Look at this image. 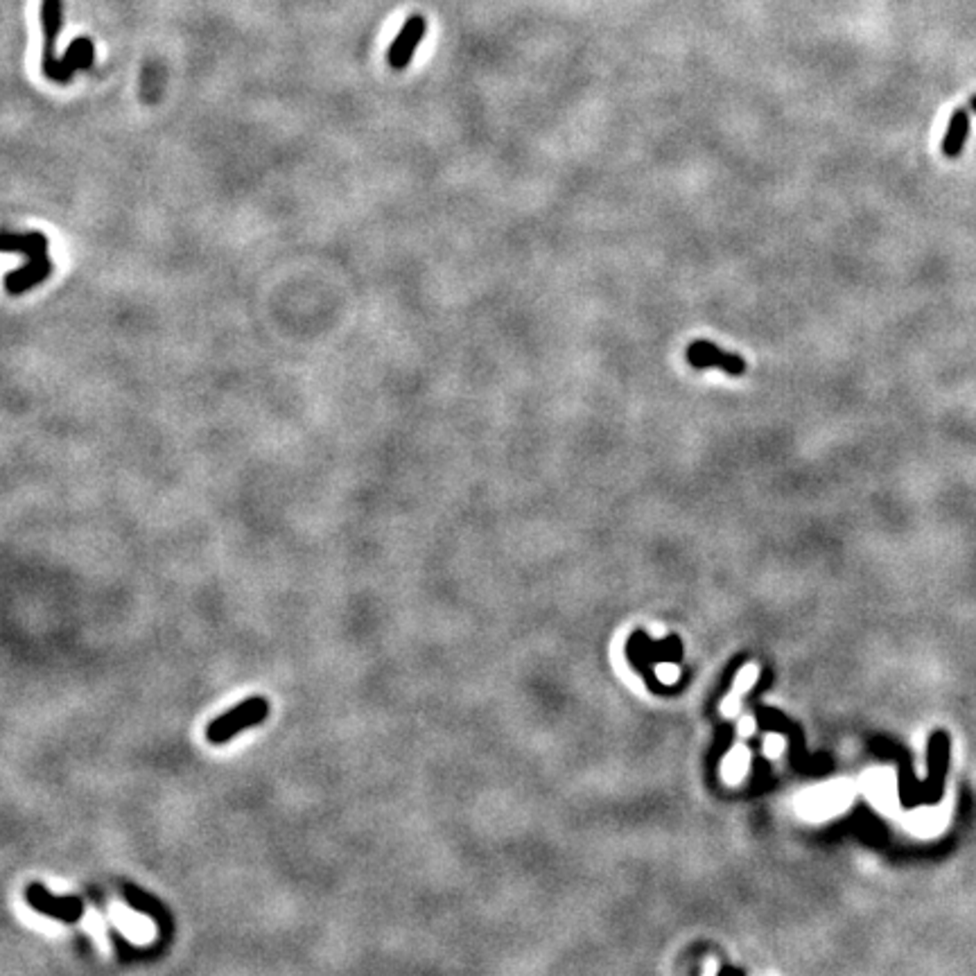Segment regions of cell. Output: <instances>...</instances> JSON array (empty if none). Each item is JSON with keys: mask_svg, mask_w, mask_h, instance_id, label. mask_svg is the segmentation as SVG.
Masks as SVG:
<instances>
[{"mask_svg": "<svg viewBox=\"0 0 976 976\" xmlns=\"http://www.w3.org/2000/svg\"><path fill=\"white\" fill-rule=\"evenodd\" d=\"M658 676H660L665 683H674L676 678H678V669H676L674 665H660V669H658Z\"/></svg>", "mask_w": 976, "mask_h": 976, "instance_id": "9a60e30c", "label": "cell"}, {"mask_svg": "<svg viewBox=\"0 0 976 976\" xmlns=\"http://www.w3.org/2000/svg\"><path fill=\"white\" fill-rule=\"evenodd\" d=\"M753 732V719H744L740 724V735H750Z\"/></svg>", "mask_w": 976, "mask_h": 976, "instance_id": "2e32d148", "label": "cell"}, {"mask_svg": "<svg viewBox=\"0 0 976 976\" xmlns=\"http://www.w3.org/2000/svg\"><path fill=\"white\" fill-rule=\"evenodd\" d=\"M757 676H759V669L755 665H748L744 667V669L737 674L735 678V687H732V692L728 694V699L724 700V705H721V710H724L725 716H735L737 712H740V700L741 696L746 694V692L750 690V687L755 685V681H757Z\"/></svg>", "mask_w": 976, "mask_h": 976, "instance_id": "30bf717a", "label": "cell"}, {"mask_svg": "<svg viewBox=\"0 0 976 976\" xmlns=\"http://www.w3.org/2000/svg\"><path fill=\"white\" fill-rule=\"evenodd\" d=\"M54 265L50 258H39V260H28L19 269H12L5 276V290L10 296H23L32 287L41 285L52 276Z\"/></svg>", "mask_w": 976, "mask_h": 976, "instance_id": "52a82bcc", "label": "cell"}, {"mask_svg": "<svg viewBox=\"0 0 976 976\" xmlns=\"http://www.w3.org/2000/svg\"><path fill=\"white\" fill-rule=\"evenodd\" d=\"M61 28H64V0H41V32H44V54H41V70L48 79L57 84H66L75 75L66 66L64 57L57 54V41H60Z\"/></svg>", "mask_w": 976, "mask_h": 976, "instance_id": "6da1fadb", "label": "cell"}, {"mask_svg": "<svg viewBox=\"0 0 976 976\" xmlns=\"http://www.w3.org/2000/svg\"><path fill=\"white\" fill-rule=\"evenodd\" d=\"M750 766V753L741 746L732 748L728 753V757L724 759V766H721V775L728 784H740L746 778Z\"/></svg>", "mask_w": 976, "mask_h": 976, "instance_id": "8fae6325", "label": "cell"}, {"mask_svg": "<svg viewBox=\"0 0 976 976\" xmlns=\"http://www.w3.org/2000/svg\"><path fill=\"white\" fill-rule=\"evenodd\" d=\"M854 798V787L848 780H834L804 791L798 798V812L807 820H828L844 813Z\"/></svg>", "mask_w": 976, "mask_h": 976, "instance_id": "3957f363", "label": "cell"}, {"mask_svg": "<svg viewBox=\"0 0 976 976\" xmlns=\"http://www.w3.org/2000/svg\"><path fill=\"white\" fill-rule=\"evenodd\" d=\"M970 108H972V111H974V114H976V95H974V98H972V100H970Z\"/></svg>", "mask_w": 976, "mask_h": 976, "instance_id": "e0dca14e", "label": "cell"}, {"mask_svg": "<svg viewBox=\"0 0 976 976\" xmlns=\"http://www.w3.org/2000/svg\"><path fill=\"white\" fill-rule=\"evenodd\" d=\"M64 61L66 66H68L70 70H82V68H91L95 61V48L93 44H91L89 39H77L73 41V44L68 45V50H66L64 54Z\"/></svg>", "mask_w": 976, "mask_h": 976, "instance_id": "7c38bea8", "label": "cell"}, {"mask_svg": "<svg viewBox=\"0 0 976 976\" xmlns=\"http://www.w3.org/2000/svg\"><path fill=\"white\" fill-rule=\"evenodd\" d=\"M970 136V111L965 107L956 108L947 127L945 140H942V154L947 158H958L965 148V140Z\"/></svg>", "mask_w": 976, "mask_h": 976, "instance_id": "9c48e42d", "label": "cell"}, {"mask_svg": "<svg viewBox=\"0 0 976 976\" xmlns=\"http://www.w3.org/2000/svg\"><path fill=\"white\" fill-rule=\"evenodd\" d=\"M863 789H866V794L870 796V800H873L877 807H884L886 800L891 798V780H888L884 773H870L866 775V780H863Z\"/></svg>", "mask_w": 976, "mask_h": 976, "instance_id": "4fadbf2b", "label": "cell"}, {"mask_svg": "<svg viewBox=\"0 0 976 976\" xmlns=\"http://www.w3.org/2000/svg\"><path fill=\"white\" fill-rule=\"evenodd\" d=\"M685 357L694 369H719L728 375H744L746 373V360L735 353H728V350H721L719 346L712 344L708 340H696L687 346Z\"/></svg>", "mask_w": 976, "mask_h": 976, "instance_id": "5b68a950", "label": "cell"}, {"mask_svg": "<svg viewBox=\"0 0 976 976\" xmlns=\"http://www.w3.org/2000/svg\"><path fill=\"white\" fill-rule=\"evenodd\" d=\"M784 748V740L778 735H769L766 737V744H764V753L769 755V757H778L780 753H782Z\"/></svg>", "mask_w": 976, "mask_h": 976, "instance_id": "5bb4252c", "label": "cell"}, {"mask_svg": "<svg viewBox=\"0 0 976 976\" xmlns=\"http://www.w3.org/2000/svg\"><path fill=\"white\" fill-rule=\"evenodd\" d=\"M25 900H28V904H30L35 911L44 913V916L48 917H54V920L66 922V924L77 922L79 917H82V913H84V902H82V900L73 898V895H64V898L52 895V892L39 882H32L30 886H28V891H25Z\"/></svg>", "mask_w": 976, "mask_h": 976, "instance_id": "277c9868", "label": "cell"}, {"mask_svg": "<svg viewBox=\"0 0 976 976\" xmlns=\"http://www.w3.org/2000/svg\"><path fill=\"white\" fill-rule=\"evenodd\" d=\"M267 715H269V700L262 699V696L244 699L236 708H231L222 716H217V719H212L208 724L206 740L215 746L227 744V741H231L233 737H237L244 730L262 724L267 719Z\"/></svg>", "mask_w": 976, "mask_h": 976, "instance_id": "7a4b0ae2", "label": "cell"}, {"mask_svg": "<svg viewBox=\"0 0 976 976\" xmlns=\"http://www.w3.org/2000/svg\"><path fill=\"white\" fill-rule=\"evenodd\" d=\"M3 252L19 253L28 260L48 258V237L41 231H12V228H5Z\"/></svg>", "mask_w": 976, "mask_h": 976, "instance_id": "ba28073f", "label": "cell"}, {"mask_svg": "<svg viewBox=\"0 0 976 976\" xmlns=\"http://www.w3.org/2000/svg\"><path fill=\"white\" fill-rule=\"evenodd\" d=\"M425 32H428V20L420 14H412L410 19L404 20V25L400 28L398 36L391 41L389 50H387V64L394 70H404L414 60V52L425 39Z\"/></svg>", "mask_w": 976, "mask_h": 976, "instance_id": "8992f818", "label": "cell"}]
</instances>
